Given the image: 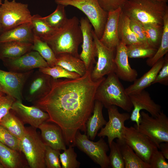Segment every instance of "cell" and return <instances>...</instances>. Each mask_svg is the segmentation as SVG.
I'll list each match as a JSON object with an SVG mask.
<instances>
[{
    "label": "cell",
    "instance_id": "cell-28",
    "mask_svg": "<svg viewBox=\"0 0 168 168\" xmlns=\"http://www.w3.org/2000/svg\"><path fill=\"white\" fill-rule=\"evenodd\" d=\"M19 152L0 142V162L4 168H20L25 167Z\"/></svg>",
    "mask_w": 168,
    "mask_h": 168
},
{
    "label": "cell",
    "instance_id": "cell-24",
    "mask_svg": "<svg viewBox=\"0 0 168 168\" xmlns=\"http://www.w3.org/2000/svg\"><path fill=\"white\" fill-rule=\"evenodd\" d=\"M103 107L100 102L95 100L92 114L86 121V133L88 138L92 141L95 139L98 131L107 123L103 114Z\"/></svg>",
    "mask_w": 168,
    "mask_h": 168
},
{
    "label": "cell",
    "instance_id": "cell-43",
    "mask_svg": "<svg viewBox=\"0 0 168 168\" xmlns=\"http://www.w3.org/2000/svg\"><path fill=\"white\" fill-rule=\"evenodd\" d=\"M158 149L153 152L150 158L149 164L150 168H168V163Z\"/></svg>",
    "mask_w": 168,
    "mask_h": 168
},
{
    "label": "cell",
    "instance_id": "cell-22",
    "mask_svg": "<svg viewBox=\"0 0 168 168\" xmlns=\"http://www.w3.org/2000/svg\"><path fill=\"white\" fill-rule=\"evenodd\" d=\"M34 34L30 22L24 23L0 34V44L18 42L33 44Z\"/></svg>",
    "mask_w": 168,
    "mask_h": 168
},
{
    "label": "cell",
    "instance_id": "cell-4",
    "mask_svg": "<svg viewBox=\"0 0 168 168\" xmlns=\"http://www.w3.org/2000/svg\"><path fill=\"white\" fill-rule=\"evenodd\" d=\"M98 86L95 100L100 102L105 108L114 105L128 112L133 108L129 96L115 73L108 75Z\"/></svg>",
    "mask_w": 168,
    "mask_h": 168
},
{
    "label": "cell",
    "instance_id": "cell-46",
    "mask_svg": "<svg viewBox=\"0 0 168 168\" xmlns=\"http://www.w3.org/2000/svg\"><path fill=\"white\" fill-rule=\"evenodd\" d=\"M128 0H98L100 7L109 12L122 7Z\"/></svg>",
    "mask_w": 168,
    "mask_h": 168
},
{
    "label": "cell",
    "instance_id": "cell-30",
    "mask_svg": "<svg viewBox=\"0 0 168 168\" xmlns=\"http://www.w3.org/2000/svg\"><path fill=\"white\" fill-rule=\"evenodd\" d=\"M0 125L20 140L24 135L26 127L24 123L11 110L0 120Z\"/></svg>",
    "mask_w": 168,
    "mask_h": 168
},
{
    "label": "cell",
    "instance_id": "cell-14",
    "mask_svg": "<svg viewBox=\"0 0 168 168\" xmlns=\"http://www.w3.org/2000/svg\"><path fill=\"white\" fill-rule=\"evenodd\" d=\"M34 71L33 70L26 72H18L0 69V86L6 95L22 102L24 85Z\"/></svg>",
    "mask_w": 168,
    "mask_h": 168
},
{
    "label": "cell",
    "instance_id": "cell-49",
    "mask_svg": "<svg viewBox=\"0 0 168 168\" xmlns=\"http://www.w3.org/2000/svg\"><path fill=\"white\" fill-rule=\"evenodd\" d=\"M154 0L161 1V2H167L168 1V0Z\"/></svg>",
    "mask_w": 168,
    "mask_h": 168
},
{
    "label": "cell",
    "instance_id": "cell-3",
    "mask_svg": "<svg viewBox=\"0 0 168 168\" xmlns=\"http://www.w3.org/2000/svg\"><path fill=\"white\" fill-rule=\"evenodd\" d=\"M122 9L129 18L142 24H152L162 26L165 15L168 12L167 2L154 0H128Z\"/></svg>",
    "mask_w": 168,
    "mask_h": 168
},
{
    "label": "cell",
    "instance_id": "cell-21",
    "mask_svg": "<svg viewBox=\"0 0 168 168\" xmlns=\"http://www.w3.org/2000/svg\"><path fill=\"white\" fill-rule=\"evenodd\" d=\"M38 128L41 131V138L46 146L60 151L66 149L62 131L58 125L46 121L42 123Z\"/></svg>",
    "mask_w": 168,
    "mask_h": 168
},
{
    "label": "cell",
    "instance_id": "cell-31",
    "mask_svg": "<svg viewBox=\"0 0 168 168\" xmlns=\"http://www.w3.org/2000/svg\"><path fill=\"white\" fill-rule=\"evenodd\" d=\"M168 52V12L163 19V30L160 45L154 55L146 61L147 64L152 67Z\"/></svg>",
    "mask_w": 168,
    "mask_h": 168
},
{
    "label": "cell",
    "instance_id": "cell-51",
    "mask_svg": "<svg viewBox=\"0 0 168 168\" xmlns=\"http://www.w3.org/2000/svg\"><path fill=\"white\" fill-rule=\"evenodd\" d=\"M0 168H4L3 166L0 162Z\"/></svg>",
    "mask_w": 168,
    "mask_h": 168
},
{
    "label": "cell",
    "instance_id": "cell-35",
    "mask_svg": "<svg viewBox=\"0 0 168 168\" xmlns=\"http://www.w3.org/2000/svg\"><path fill=\"white\" fill-rule=\"evenodd\" d=\"M143 25L149 45L157 49L161 38L163 26L149 23Z\"/></svg>",
    "mask_w": 168,
    "mask_h": 168
},
{
    "label": "cell",
    "instance_id": "cell-26",
    "mask_svg": "<svg viewBox=\"0 0 168 168\" xmlns=\"http://www.w3.org/2000/svg\"><path fill=\"white\" fill-rule=\"evenodd\" d=\"M56 56L55 65L60 66L70 72L77 73L81 77L86 73L87 71L85 64L79 58L67 53Z\"/></svg>",
    "mask_w": 168,
    "mask_h": 168
},
{
    "label": "cell",
    "instance_id": "cell-48",
    "mask_svg": "<svg viewBox=\"0 0 168 168\" xmlns=\"http://www.w3.org/2000/svg\"><path fill=\"white\" fill-rule=\"evenodd\" d=\"M6 95L4 91L0 86V98Z\"/></svg>",
    "mask_w": 168,
    "mask_h": 168
},
{
    "label": "cell",
    "instance_id": "cell-41",
    "mask_svg": "<svg viewBox=\"0 0 168 168\" xmlns=\"http://www.w3.org/2000/svg\"><path fill=\"white\" fill-rule=\"evenodd\" d=\"M0 142L13 150L20 152L19 140L0 125Z\"/></svg>",
    "mask_w": 168,
    "mask_h": 168
},
{
    "label": "cell",
    "instance_id": "cell-42",
    "mask_svg": "<svg viewBox=\"0 0 168 168\" xmlns=\"http://www.w3.org/2000/svg\"><path fill=\"white\" fill-rule=\"evenodd\" d=\"M130 19V27L138 40L142 44L149 45L146 37L143 24L135 19Z\"/></svg>",
    "mask_w": 168,
    "mask_h": 168
},
{
    "label": "cell",
    "instance_id": "cell-47",
    "mask_svg": "<svg viewBox=\"0 0 168 168\" xmlns=\"http://www.w3.org/2000/svg\"><path fill=\"white\" fill-rule=\"evenodd\" d=\"M165 158L168 159V142H162L159 144V148Z\"/></svg>",
    "mask_w": 168,
    "mask_h": 168
},
{
    "label": "cell",
    "instance_id": "cell-37",
    "mask_svg": "<svg viewBox=\"0 0 168 168\" xmlns=\"http://www.w3.org/2000/svg\"><path fill=\"white\" fill-rule=\"evenodd\" d=\"M38 69L41 72L49 75L54 79L61 78L75 79L81 77L77 73L70 72L58 65H55L52 67L48 66Z\"/></svg>",
    "mask_w": 168,
    "mask_h": 168
},
{
    "label": "cell",
    "instance_id": "cell-29",
    "mask_svg": "<svg viewBox=\"0 0 168 168\" xmlns=\"http://www.w3.org/2000/svg\"><path fill=\"white\" fill-rule=\"evenodd\" d=\"M130 18L121 12L118 24V34L120 41L126 46L142 44L138 40L130 26Z\"/></svg>",
    "mask_w": 168,
    "mask_h": 168
},
{
    "label": "cell",
    "instance_id": "cell-23",
    "mask_svg": "<svg viewBox=\"0 0 168 168\" xmlns=\"http://www.w3.org/2000/svg\"><path fill=\"white\" fill-rule=\"evenodd\" d=\"M164 62V58L163 57L155 63L151 69L141 77L136 79L132 84L125 89L127 94L129 96L139 93L152 85Z\"/></svg>",
    "mask_w": 168,
    "mask_h": 168
},
{
    "label": "cell",
    "instance_id": "cell-11",
    "mask_svg": "<svg viewBox=\"0 0 168 168\" xmlns=\"http://www.w3.org/2000/svg\"><path fill=\"white\" fill-rule=\"evenodd\" d=\"M124 140L139 157L149 164L152 154L158 149L149 137L139 131L134 127L125 126Z\"/></svg>",
    "mask_w": 168,
    "mask_h": 168
},
{
    "label": "cell",
    "instance_id": "cell-17",
    "mask_svg": "<svg viewBox=\"0 0 168 168\" xmlns=\"http://www.w3.org/2000/svg\"><path fill=\"white\" fill-rule=\"evenodd\" d=\"M129 96L133 108L130 119L136 122L134 126L138 127L139 125L142 110H146L154 117L158 116L161 111V106L156 103L152 99L149 92L145 90Z\"/></svg>",
    "mask_w": 168,
    "mask_h": 168
},
{
    "label": "cell",
    "instance_id": "cell-10",
    "mask_svg": "<svg viewBox=\"0 0 168 168\" xmlns=\"http://www.w3.org/2000/svg\"><path fill=\"white\" fill-rule=\"evenodd\" d=\"M92 33L95 42L97 61L91 72V77L97 81L105 75L115 73L116 67L114 63V52L116 49L109 48L100 40L93 30Z\"/></svg>",
    "mask_w": 168,
    "mask_h": 168
},
{
    "label": "cell",
    "instance_id": "cell-34",
    "mask_svg": "<svg viewBox=\"0 0 168 168\" xmlns=\"http://www.w3.org/2000/svg\"><path fill=\"white\" fill-rule=\"evenodd\" d=\"M128 58H150L156 51L157 49L143 44L126 46Z\"/></svg>",
    "mask_w": 168,
    "mask_h": 168
},
{
    "label": "cell",
    "instance_id": "cell-40",
    "mask_svg": "<svg viewBox=\"0 0 168 168\" xmlns=\"http://www.w3.org/2000/svg\"><path fill=\"white\" fill-rule=\"evenodd\" d=\"M60 151L46 146L44 161L47 168H61L59 160Z\"/></svg>",
    "mask_w": 168,
    "mask_h": 168
},
{
    "label": "cell",
    "instance_id": "cell-5",
    "mask_svg": "<svg viewBox=\"0 0 168 168\" xmlns=\"http://www.w3.org/2000/svg\"><path fill=\"white\" fill-rule=\"evenodd\" d=\"M36 129L31 126L26 127L25 133L19 140L20 150L24 154L30 168H45L46 145Z\"/></svg>",
    "mask_w": 168,
    "mask_h": 168
},
{
    "label": "cell",
    "instance_id": "cell-12",
    "mask_svg": "<svg viewBox=\"0 0 168 168\" xmlns=\"http://www.w3.org/2000/svg\"><path fill=\"white\" fill-rule=\"evenodd\" d=\"M107 109L109 121L97 134L100 138L106 136L110 146L116 138L120 141L124 140V123L130 119V115L127 112L120 113L116 106L112 105Z\"/></svg>",
    "mask_w": 168,
    "mask_h": 168
},
{
    "label": "cell",
    "instance_id": "cell-33",
    "mask_svg": "<svg viewBox=\"0 0 168 168\" xmlns=\"http://www.w3.org/2000/svg\"><path fill=\"white\" fill-rule=\"evenodd\" d=\"M65 6L60 4L57 6L54 11L49 15L42 19L51 28L57 29L62 27L67 19L65 9Z\"/></svg>",
    "mask_w": 168,
    "mask_h": 168
},
{
    "label": "cell",
    "instance_id": "cell-13",
    "mask_svg": "<svg viewBox=\"0 0 168 168\" xmlns=\"http://www.w3.org/2000/svg\"><path fill=\"white\" fill-rule=\"evenodd\" d=\"M53 79L39 70L34 71L24 85L23 98L29 102H34L45 96L50 90Z\"/></svg>",
    "mask_w": 168,
    "mask_h": 168
},
{
    "label": "cell",
    "instance_id": "cell-18",
    "mask_svg": "<svg viewBox=\"0 0 168 168\" xmlns=\"http://www.w3.org/2000/svg\"><path fill=\"white\" fill-rule=\"evenodd\" d=\"M11 110L23 123L29 124L35 129L49 119L48 114L37 106L26 105L22 101L16 100Z\"/></svg>",
    "mask_w": 168,
    "mask_h": 168
},
{
    "label": "cell",
    "instance_id": "cell-9",
    "mask_svg": "<svg viewBox=\"0 0 168 168\" xmlns=\"http://www.w3.org/2000/svg\"><path fill=\"white\" fill-rule=\"evenodd\" d=\"M97 141L91 140L85 133L82 134L80 131L76 133L75 146L86 154L93 161L101 168L110 167V162L107 153L109 147L103 138H100Z\"/></svg>",
    "mask_w": 168,
    "mask_h": 168
},
{
    "label": "cell",
    "instance_id": "cell-38",
    "mask_svg": "<svg viewBox=\"0 0 168 168\" xmlns=\"http://www.w3.org/2000/svg\"><path fill=\"white\" fill-rule=\"evenodd\" d=\"M60 153L59 160L62 168H78L80 163L77 160V155L72 145Z\"/></svg>",
    "mask_w": 168,
    "mask_h": 168
},
{
    "label": "cell",
    "instance_id": "cell-16",
    "mask_svg": "<svg viewBox=\"0 0 168 168\" xmlns=\"http://www.w3.org/2000/svg\"><path fill=\"white\" fill-rule=\"evenodd\" d=\"M82 35V51L79 58L84 63L87 71L92 70L96 64V56L94 40L92 26L87 18H82L79 21Z\"/></svg>",
    "mask_w": 168,
    "mask_h": 168
},
{
    "label": "cell",
    "instance_id": "cell-19",
    "mask_svg": "<svg viewBox=\"0 0 168 168\" xmlns=\"http://www.w3.org/2000/svg\"><path fill=\"white\" fill-rule=\"evenodd\" d=\"M122 11L121 7L108 12V17L103 34L99 39L107 47L116 49L120 43L118 34V24Z\"/></svg>",
    "mask_w": 168,
    "mask_h": 168
},
{
    "label": "cell",
    "instance_id": "cell-2",
    "mask_svg": "<svg viewBox=\"0 0 168 168\" xmlns=\"http://www.w3.org/2000/svg\"><path fill=\"white\" fill-rule=\"evenodd\" d=\"M40 38L48 44L56 56L67 53L79 58L78 49L82 35L79 20L76 16L68 18L52 34Z\"/></svg>",
    "mask_w": 168,
    "mask_h": 168
},
{
    "label": "cell",
    "instance_id": "cell-7",
    "mask_svg": "<svg viewBox=\"0 0 168 168\" xmlns=\"http://www.w3.org/2000/svg\"><path fill=\"white\" fill-rule=\"evenodd\" d=\"M140 113L139 125L134 127L139 131L149 137L158 149L160 143L168 142V118L163 111L155 117L143 111H141Z\"/></svg>",
    "mask_w": 168,
    "mask_h": 168
},
{
    "label": "cell",
    "instance_id": "cell-15",
    "mask_svg": "<svg viewBox=\"0 0 168 168\" xmlns=\"http://www.w3.org/2000/svg\"><path fill=\"white\" fill-rule=\"evenodd\" d=\"M2 61L9 71L18 72H26L35 68L49 66L39 54L33 50L18 58L5 59Z\"/></svg>",
    "mask_w": 168,
    "mask_h": 168
},
{
    "label": "cell",
    "instance_id": "cell-32",
    "mask_svg": "<svg viewBox=\"0 0 168 168\" xmlns=\"http://www.w3.org/2000/svg\"><path fill=\"white\" fill-rule=\"evenodd\" d=\"M32 44V50L38 52L46 61L49 67H53L55 65L56 56L46 42L34 35Z\"/></svg>",
    "mask_w": 168,
    "mask_h": 168
},
{
    "label": "cell",
    "instance_id": "cell-20",
    "mask_svg": "<svg viewBox=\"0 0 168 168\" xmlns=\"http://www.w3.org/2000/svg\"><path fill=\"white\" fill-rule=\"evenodd\" d=\"M114 61L116 67L115 73L119 79L132 82L137 79L138 72L131 67L128 62L126 45L121 42L116 48Z\"/></svg>",
    "mask_w": 168,
    "mask_h": 168
},
{
    "label": "cell",
    "instance_id": "cell-8",
    "mask_svg": "<svg viewBox=\"0 0 168 168\" xmlns=\"http://www.w3.org/2000/svg\"><path fill=\"white\" fill-rule=\"evenodd\" d=\"M31 16L27 4L17 2L15 0H5L0 6L2 32L30 22Z\"/></svg>",
    "mask_w": 168,
    "mask_h": 168
},
{
    "label": "cell",
    "instance_id": "cell-45",
    "mask_svg": "<svg viewBox=\"0 0 168 168\" xmlns=\"http://www.w3.org/2000/svg\"><path fill=\"white\" fill-rule=\"evenodd\" d=\"M16 99L7 95L0 98V121L9 112Z\"/></svg>",
    "mask_w": 168,
    "mask_h": 168
},
{
    "label": "cell",
    "instance_id": "cell-1",
    "mask_svg": "<svg viewBox=\"0 0 168 168\" xmlns=\"http://www.w3.org/2000/svg\"><path fill=\"white\" fill-rule=\"evenodd\" d=\"M91 70L75 79H53L50 91L33 103L49 114L47 121L61 129L66 145L75 146L78 131L86 133V124L92 114L97 89L105 77L97 81L91 77Z\"/></svg>",
    "mask_w": 168,
    "mask_h": 168
},
{
    "label": "cell",
    "instance_id": "cell-27",
    "mask_svg": "<svg viewBox=\"0 0 168 168\" xmlns=\"http://www.w3.org/2000/svg\"><path fill=\"white\" fill-rule=\"evenodd\" d=\"M124 161L125 168H150V165L143 161L124 140H116Z\"/></svg>",
    "mask_w": 168,
    "mask_h": 168
},
{
    "label": "cell",
    "instance_id": "cell-6",
    "mask_svg": "<svg viewBox=\"0 0 168 168\" xmlns=\"http://www.w3.org/2000/svg\"><path fill=\"white\" fill-rule=\"evenodd\" d=\"M57 4L65 7L71 6L82 12L87 16L100 39L101 37L107 21L108 12L100 6L98 0H55Z\"/></svg>",
    "mask_w": 168,
    "mask_h": 168
},
{
    "label": "cell",
    "instance_id": "cell-25",
    "mask_svg": "<svg viewBox=\"0 0 168 168\" xmlns=\"http://www.w3.org/2000/svg\"><path fill=\"white\" fill-rule=\"evenodd\" d=\"M33 44L18 42L0 44V59L2 61L18 58L32 50Z\"/></svg>",
    "mask_w": 168,
    "mask_h": 168
},
{
    "label": "cell",
    "instance_id": "cell-50",
    "mask_svg": "<svg viewBox=\"0 0 168 168\" xmlns=\"http://www.w3.org/2000/svg\"><path fill=\"white\" fill-rule=\"evenodd\" d=\"M2 32V27L0 21V34H1Z\"/></svg>",
    "mask_w": 168,
    "mask_h": 168
},
{
    "label": "cell",
    "instance_id": "cell-44",
    "mask_svg": "<svg viewBox=\"0 0 168 168\" xmlns=\"http://www.w3.org/2000/svg\"><path fill=\"white\" fill-rule=\"evenodd\" d=\"M159 83L165 86L168 85V56L166 54L163 65L157 74L152 84Z\"/></svg>",
    "mask_w": 168,
    "mask_h": 168
},
{
    "label": "cell",
    "instance_id": "cell-52",
    "mask_svg": "<svg viewBox=\"0 0 168 168\" xmlns=\"http://www.w3.org/2000/svg\"><path fill=\"white\" fill-rule=\"evenodd\" d=\"M2 3V0H0V6Z\"/></svg>",
    "mask_w": 168,
    "mask_h": 168
},
{
    "label": "cell",
    "instance_id": "cell-39",
    "mask_svg": "<svg viewBox=\"0 0 168 168\" xmlns=\"http://www.w3.org/2000/svg\"><path fill=\"white\" fill-rule=\"evenodd\" d=\"M109 147L110 152L108 157L110 167L112 168H125L124 161L118 143L113 141Z\"/></svg>",
    "mask_w": 168,
    "mask_h": 168
},
{
    "label": "cell",
    "instance_id": "cell-36",
    "mask_svg": "<svg viewBox=\"0 0 168 168\" xmlns=\"http://www.w3.org/2000/svg\"><path fill=\"white\" fill-rule=\"evenodd\" d=\"M30 22L34 34L40 38L51 35L57 30L49 26L43 20L42 17L38 14L32 16Z\"/></svg>",
    "mask_w": 168,
    "mask_h": 168
}]
</instances>
